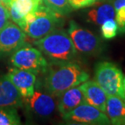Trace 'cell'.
<instances>
[{
    "label": "cell",
    "mask_w": 125,
    "mask_h": 125,
    "mask_svg": "<svg viewBox=\"0 0 125 125\" xmlns=\"http://www.w3.org/2000/svg\"><path fill=\"white\" fill-rule=\"evenodd\" d=\"M73 9H80L90 7L96 3L98 0H67Z\"/></svg>",
    "instance_id": "44dd1931"
},
{
    "label": "cell",
    "mask_w": 125,
    "mask_h": 125,
    "mask_svg": "<svg viewBox=\"0 0 125 125\" xmlns=\"http://www.w3.org/2000/svg\"><path fill=\"white\" fill-rule=\"evenodd\" d=\"M113 6L119 32L124 34L125 33V0H114Z\"/></svg>",
    "instance_id": "d6986e66"
},
{
    "label": "cell",
    "mask_w": 125,
    "mask_h": 125,
    "mask_svg": "<svg viewBox=\"0 0 125 125\" xmlns=\"http://www.w3.org/2000/svg\"><path fill=\"white\" fill-rule=\"evenodd\" d=\"M106 114L111 124H125V101L116 96H108L106 105Z\"/></svg>",
    "instance_id": "9a60e30c"
},
{
    "label": "cell",
    "mask_w": 125,
    "mask_h": 125,
    "mask_svg": "<svg viewBox=\"0 0 125 125\" xmlns=\"http://www.w3.org/2000/svg\"><path fill=\"white\" fill-rule=\"evenodd\" d=\"M38 1H40V2H42V0H38Z\"/></svg>",
    "instance_id": "d4e9b609"
},
{
    "label": "cell",
    "mask_w": 125,
    "mask_h": 125,
    "mask_svg": "<svg viewBox=\"0 0 125 125\" xmlns=\"http://www.w3.org/2000/svg\"><path fill=\"white\" fill-rule=\"evenodd\" d=\"M62 117L67 124L89 125L111 124L108 116L105 112L95 108L87 102L81 104Z\"/></svg>",
    "instance_id": "52a82bcc"
},
{
    "label": "cell",
    "mask_w": 125,
    "mask_h": 125,
    "mask_svg": "<svg viewBox=\"0 0 125 125\" xmlns=\"http://www.w3.org/2000/svg\"><path fill=\"white\" fill-rule=\"evenodd\" d=\"M62 24V16L42 3L24 18L21 29L30 38L37 40L45 37Z\"/></svg>",
    "instance_id": "3957f363"
},
{
    "label": "cell",
    "mask_w": 125,
    "mask_h": 125,
    "mask_svg": "<svg viewBox=\"0 0 125 125\" xmlns=\"http://www.w3.org/2000/svg\"><path fill=\"white\" fill-rule=\"evenodd\" d=\"M84 102H86L84 94L79 86H76L67 89L59 97L57 107L59 112L62 116Z\"/></svg>",
    "instance_id": "5bb4252c"
},
{
    "label": "cell",
    "mask_w": 125,
    "mask_h": 125,
    "mask_svg": "<svg viewBox=\"0 0 125 125\" xmlns=\"http://www.w3.org/2000/svg\"><path fill=\"white\" fill-rule=\"evenodd\" d=\"M33 44L51 62L74 61L77 55V51L69 34L59 28L36 40Z\"/></svg>",
    "instance_id": "7a4b0ae2"
},
{
    "label": "cell",
    "mask_w": 125,
    "mask_h": 125,
    "mask_svg": "<svg viewBox=\"0 0 125 125\" xmlns=\"http://www.w3.org/2000/svg\"><path fill=\"white\" fill-rule=\"evenodd\" d=\"M10 2H11V0H0V3H2L4 4L5 6L8 7Z\"/></svg>",
    "instance_id": "603a6c76"
},
{
    "label": "cell",
    "mask_w": 125,
    "mask_h": 125,
    "mask_svg": "<svg viewBox=\"0 0 125 125\" xmlns=\"http://www.w3.org/2000/svg\"><path fill=\"white\" fill-rule=\"evenodd\" d=\"M21 118L14 107H0V125L21 124Z\"/></svg>",
    "instance_id": "e0dca14e"
},
{
    "label": "cell",
    "mask_w": 125,
    "mask_h": 125,
    "mask_svg": "<svg viewBox=\"0 0 125 125\" xmlns=\"http://www.w3.org/2000/svg\"><path fill=\"white\" fill-rule=\"evenodd\" d=\"M26 102L32 113L41 117L51 116L56 109L54 96L47 92L34 91L33 94L26 99Z\"/></svg>",
    "instance_id": "30bf717a"
},
{
    "label": "cell",
    "mask_w": 125,
    "mask_h": 125,
    "mask_svg": "<svg viewBox=\"0 0 125 125\" xmlns=\"http://www.w3.org/2000/svg\"><path fill=\"white\" fill-rule=\"evenodd\" d=\"M79 88L83 93L87 103L106 113V105L108 95L96 81L87 80L80 84Z\"/></svg>",
    "instance_id": "7c38bea8"
},
{
    "label": "cell",
    "mask_w": 125,
    "mask_h": 125,
    "mask_svg": "<svg viewBox=\"0 0 125 125\" xmlns=\"http://www.w3.org/2000/svg\"><path fill=\"white\" fill-rule=\"evenodd\" d=\"M115 13L113 4L106 2L92 8L87 12L86 19L90 23L96 25H102L105 21L110 19H115Z\"/></svg>",
    "instance_id": "2e32d148"
},
{
    "label": "cell",
    "mask_w": 125,
    "mask_h": 125,
    "mask_svg": "<svg viewBox=\"0 0 125 125\" xmlns=\"http://www.w3.org/2000/svg\"><path fill=\"white\" fill-rule=\"evenodd\" d=\"M67 33L77 51L88 55L97 54L102 51V42L98 37L88 29L80 26L75 21H70Z\"/></svg>",
    "instance_id": "8992f818"
},
{
    "label": "cell",
    "mask_w": 125,
    "mask_h": 125,
    "mask_svg": "<svg viewBox=\"0 0 125 125\" xmlns=\"http://www.w3.org/2000/svg\"><path fill=\"white\" fill-rule=\"evenodd\" d=\"M42 3L62 16H67L73 11L67 0H42Z\"/></svg>",
    "instance_id": "ac0fdd59"
},
{
    "label": "cell",
    "mask_w": 125,
    "mask_h": 125,
    "mask_svg": "<svg viewBox=\"0 0 125 125\" xmlns=\"http://www.w3.org/2000/svg\"><path fill=\"white\" fill-rule=\"evenodd\" d=\"M124 75L116 64L108 61L98 62L94 70V81L108 96H116L125 101Z\"/></svg>",
    "instance_id": "277c9868"
},
{
    "label": "cell",
    "mask_w": 125,
    "mask_h": 125,
    "mask_svg": "<svg viewBox=\"0 0 125 125\" xmlns=\"http://www.w3.org/2000/svg\"><path fill=\"white\" fill-rule=\"evenodd\" d=\"M42 2L38 0H11L7 7L10 19L21 28L25 16L35 11Z\"/></svg>",
    "instance_id": "4fadbf2b"
},
{
    "label": "cell",
    "mask_w": 125,
    "mask_h": 125,
    "mask_svg": "<svg viewBox=\"0 0 125 125\" xmlns=\"http://www.w3.org/2000/svg\"><path fill=\"white\" fill-rule=\"evenodd\" d=\"M119 32L118 24L115 19L107 20L101 25V33L104 39L111 40L117 36Z\"/></svg>",
    "instance_id": "ffe728a7"
},
{
    "label": "cell",
    "mask_w": 125,
    "mask_h": 125,
    "mask_svg": "<svg viewBox=\"0 0 125 125\" xmlns=\"http://www.w3.org/2000/svg\"><path fill=\"white\" fill-rule=\"evenodd\" d=\"M45 74L46 91L55 97L67 89L79 86L89 78L88 72L74 61L50 62Z\"/></svg>",
    "instance_id": "6da1fadb"
},
{
    "label": "cell",
    "mask_w": 125,
    "mask_h": 125,
    "mask_svg": "<svg viewBox=\"0 0 125 125\" xmlns=\"http://www.w3.org/2000/svg\"><path fill=\"white\" fill-rule=\"evenodd\" d=\"M25 32L16 23L9 21L0 31V57L11 54L25 45Z\"/></svg>",
    "instance_id": "ba28073f"
},
{
    "label": "cell",
    "mask_w": 125,
    "mask_h": 125,
    "mask_svg": "<svg viewBox=\"0 0 125 125\" xmlns=\"http://www.w3.org/2000/svg\"><path fill=\"white\" fill-rule=\"evenodd\" d=\"M7 76L18 89L23 99H29L33 94L36 84L35 73L14 67L13 68L9 69Z\"/></svg>",
    "instance_id": "9c48e42d"
},
{
    "label": "cell",
    "mask_w": 125,
    "mask_h": 125,
    "mask_svg": "<svg viewBox=\"0 0 125 125\" xmlns=\"http://www.w3.org/2000/svg\"><path fill=\"white\" fill-rule=\"evenodd\" d=\"M10 14L8 8L4 4L0 3V31L7 25L9 22Z\"/></svg>",
    "instance_id": "7402d4cb"
},
{
    "label": "cell",
    "mask_w": 125,
    "mask_h": 125,
    "mask_svg": "<svg viewBox=\"0 0 125 125\" xmlns=\"http://www.w3.org/2000/svg\"><path fill=\"white\" fill-rule=\"evenodd\" d=\"M23 97L7 74H0V107L23 106Z\"/></svg>",
    "instance_id": "8fae6325"
},
{
    "label": "cell",
    "mask_w": 125,
    "mask_h": 125,
    "mask_svg": "<svg viewBox=\"0 0 125 125\" xmlns=\"http://www.w3.org/2000/svg\"><path fill=\"white\" fill-rule=\"evenodd\" d=\"M10 61L13 67L32 72L36 75L45 73L49 64L38 48L29 45H24L13 52Z\"/></svg>",
    "instance_id": "5b68a950"
},
{
    "label": "cell",
    "mask_w": 125,
    "mask_h": 125,
    "mask_svg": "<svg viewBox=\"0 0 125 125\" xmlns=\"http://www.w3.org/2000/svg\"><path fill=\"white\" fill-rule=\"evenodd\" d=\"M124 94H125V76L124 79Z\"/></svg>",
    "instance_id": "cb8c5ba5"
}]
</instances>
